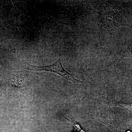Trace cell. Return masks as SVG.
<instances>
[{
	"mask_svg": "<svg viewBox=\"0 0 132 132\" xmlns=\"http://www.w3.org/2000/svg\"><path fill=\"white\" fill-rule=\"evenodd\" d=\"M26 69L36 72L45 71L57 74L65 79L72 82L76 87L77 88L80 87L84 84L83 81L76 79L73 75L69 72L64 68L62 64L61 55L60 53L59 55V59L57 61L52 65L42 67L29 65Z\"/></svg>",
	"mask_w": 132,
	"mask_h": 132,
	"instance_id": "6da1fadb",
	"label": "cell"
},
{
	"mask_svg": "<svg viewBox=\"0 0 132 132\" xmlns=\"http://www.w3.org/2000/svg\"><path fill=\"white\" fill-rule=\"evenodd\" d=\"M109 105L110 106H119L129 111L132 112V104H127L125 102H119L116 100L115 96L109 102Z\"/></svg>",
	"mask_w": 132,
	"mask_h": 132,
	"instance_id": "7a4b0ae2",
	"label": "cell"
},
{
	"mask_svg": "<svg viewBox=\"0 0 132 132\" xmlns=\"http://www.w3.org/2000/svg\"><path fill=\"white\" fill-rule=\"evenodd\" d=\"M65 119L67 120H68L75 128V130L72 132H86L81 127L79 124L72 117H71L69 119H67V118H65Z\"/></svg>",
	"mask_w": 132,
	"mask_h": 132,
	"instance_id": "3957f363",
	"label": "cell"
},
{
	"mask_svg": "<svg viewBox=\"0 0 132 132\" xmlns=\"http://www.w3.org/2000/svg\"><path fill=\"white\" fill-rule=\"evenodd\" d=\"M127 132H130V131H128Z\"/></svg>",
	"mask_w": 132,
	"mask_h": 132,
	"instance_id": "277c9868",
	"label": "cell"
}]
</instances>
